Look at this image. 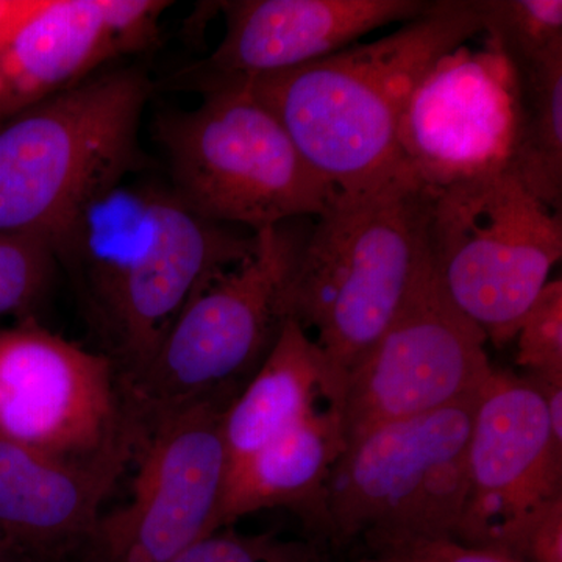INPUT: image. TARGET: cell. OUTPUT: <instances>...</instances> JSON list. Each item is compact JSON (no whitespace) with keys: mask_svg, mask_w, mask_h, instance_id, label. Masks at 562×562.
I'll return each mask as SVG.
<instances>
[{"mask_svg":"<svg viewBox=\"0 0 562 562\" xmlns=\"http://www.w3.org/2000/svg\"><path fill=\"white\" fill-rule=\"evenodd\" d=\"M52 243L125 387L199 283L249 257L257 233L203 220L169 187L125 180L83 206Z\"/></svg>","mask_w":562,"mask_h":562,"instance_id":"6da1fadb","label":"cell"},{"mask_svg":"<svg viewBox=\"0 0 562 562\" xmlns=\"http://www.w3.org/2000/svg\"><path fill=\"white\" fill-rule=\"evenodd\" d=\"M480 33L475 0H432L424 14L383 38L231 83L241 85L279 117L305 160L336 191H368L406 171L398 131L420 81Z\"/></svg>","mask_w":562,"mask_h":562,"instance_id":"7a4b0ae2","label":"cell"},{"mask_svg":"<svg viewBox=\"0 0 562 562\" xmlns=\"http://www.w3.org/2000/svg\"><path fill=\"white\" fill-rule=\"evenodd\" d=\"M430 201L403 171L372 190L338 192L313 221L284 303L344 383L430 271Z\"/></svg>","mask_w":562,"mask_h":562,"instance_id":"3957f363","label":"cell"},{"mask_svg":"<svg viewBox=\"0 0 562 562\" xmlns=\"http://www.w3.org/2000/svg\"><path fill=\"white\" fill-rule=\"evenodd\" d=\"M154 81L110 66L0 121V232L54 241L79 211L139 171Z\"/></svg>","mask_w":562,"mask_h":562,"instance_id":"277c9868","label":"cell"},{"mask_svg":"<svg viewBox=\"0 0 562 562\" xmlns=\"http://www.w3.org/2000/svg\"><path fill=\"white\" fill-rule=\"evenodd\" d=\"M190 111L155 120L173 194L195 214L257 233L316 220L338 191L314 171L279 117L241 85L201 92Z\"/></svg>","mask_w":562,"mask_h":562,"instance_id":"5b68a950","label":"cell"},{"mask_svg":"<svg viewBox=\"0 0 562 562\" xmlns=\"http://www.w3.org/2000/svg\"><path fill=\"white\" fill-rule=\"evenodd\" d=\"M312 220L257 232L249 257L209 273L125 398L136 425L188 403L236 395L268 357L288 321L286 292Z\"/></svg>","mask_w":562,"mask_h":562,"instance_id":"8992f818","label":"cell"},{"mask_svg":"<svg viewBox=\"0 0 562 562\" xmlns=\"http://www.w3.org/2000/svg\"><path fill=\"white\" fill-rule=\"evenodd\" d=\"M428 247L453 305L505 347L561 260V214L512 173L462 181L431 191Z\"/></svg>","mask_w":562,"mask_h":562,"instance_id":"52a82bcc","label":"cell"},{"mask_svg":"<svg viewBox=\"0 0 562 562\" xmlns=\"http://www.w3.org/2000/svg\"><path fill=\"white\" fill-rule=\"evenodd\" d=\"M480 394L349 443L325 492L327 542L453 539L468 501V443Z\"/></svg>","mask_w":562,"mask_h":562,"instance_id":"ba28073f","label":"cell"},{"mask_svg":"<svg viewBox=\"0 0 562 562\" xmlns=\"http://www.w3.org/2000/svg\"><path fill=\"white\" fill-rule=\"evenodd\" d=\"M214 395L154 417L140 428L132 498L101 516L88 546L94 562H173L222 530L227 479L225 409Z\"/></svg>","mask_w":562,"mask_h":562,"instance_id":"9c48e42d","label":"cell"},{"mask_svg":"<svg viewBox=\"0 0 562 562\" xmlns=\"http://www.w3.org/2000/svg\"><path fill=\"white\" fill-rule=\"evenodd\" d=\"M0 439L66 458L132 453L139 431L116 366L35 319L0 330Z\"/></svg>","mask_w":562,"mask_h":562,"instance_id":"30bf717a","label":"cell"},{"mask_svg":"<svg viewBox=\"0 0 562 562\" xmlns=\"http://www.w3.org/2000/svg\"><path fill=\"white\" fill-rule=\"evenodd\" d=\"M486 341L431 262L401 316L347 375L339 405L346 447L373 428L479 395L494 372Z\"/></svg>","mask_w":562,"mask_h":562,"instance_id":"8fae6325","label":"cell"},{"mask_svg":"<svg viewBox=\"0 0 562 562\" xmlns=\"http://www.w3.org/2000/svg\"><path fill=\"white\" fill-rule=\"evenodd\" d=\"M520 124L519 70L487 41L480 50L464 44L409 99L398 131L403 166L432 192L512 173Z\"/></svg>","mask_w":562,"mask_h":562,"instance_id":"7c38bea8","label":"cell"},{"mask_svg":"<svg viewBox=\"0 0 562 562\" xmlns=\"http://www.w3.org/2000/svg\"><path fill=\"white\" fill-rule=\"evenodd\" d=\"M469 491L453 541L501 553L546 503L562 497V441L528 375L492 372L473 413Z\"/></svg>","mask_w":562,"mask_h":562,"instance_id":"4fadbf2b","label":"cell"},{"mask_svg":"<svg viewBox=\"0 0 562 562\" xmlns=\"http://www.w3.org/2000/svg\"><path fill=\"white\" fill-rule=\"evenodd\" d=\"M161 0H36L0 44V121L154 46Z\"/></svg>","mask_w":562,"mask_h":562,"instance_id":"5bb4252c","label":"cell"},{"mask_svg":"<svg viewBox=\"0 0 562 562\" xmlns=\"http://www.w3.org/2000/svg\"><path fill=\"white\" fill-rule=\"evenodd\" d=\"M428 0H233L217 2L225 35L209 57L177 74L203 92L231 81L301 68L353 46L376 29L416 20Z\"/></svg>","mask_w":562,"mask_h":562,"instance_id":"9a60e30c","label":"cell"},{"mask_svg":"<svg viewBox=\"0 0 562 562\" xmlns=\"http://www.w3.org/2000/svg\"><path fill=\"white\" fill-rule=\"evenodd\" d=\"M131 457L66 460L0 439V547L20 558L88 543Z\"/></svg>","mask_w":562,"mask_h":562,"instance_id":"2e32d148","label":"cell"},{"mask_svg":"<svg viewBox=\"0 0 562 562\" xmlns=\"http://www.w3.org/2000/svg\"><path fill=\"white\" fill-rule=\"evenodd\" d=\"M346 449L338 406L313 414L241 460L228 462L221 525L262 509L288 508L327 542L325 492L336 461Z\"/></svg>","mask_w":562,"mask_h":562,"instance_id":"e0dca14e","label":"cell"},{"mask_svg":"<svg viewBox=\"0 0 562 562\" xmlns=\"http://www.w3.org/2000/svg\"><path fill=\"white\" fill-rule=\"evenodd\" d=\"M342 390L341 376L312 335L288 319L268 357L225 409L228 462L241 460L322 409L339 408Z\"/></svg>","mask_w":562,"mask_h":562,"instance_id":"ac0fdd59","label":"cell"},{"mask_svg":"<svg viewBox=\"0 0 562 562\" xmlns=\"http://www.w3.org/2000/svg\"><path fill=\"white\" fill-rule=\"evenodd\" d=\"M522 124L513 176L554 213L562 205V50L517 69Z\"/></svg>","mask_w":562,"mask_h":562,"instance_id":"d6986e66","label":"cell"},{"mask_svg":"<svg viewBox=\"0 0 562 562\" xmlns=\"http://www.w3.org/2000/svg\"><path fill=\"white\" fill-rule=\"evenodd\" d=\"M487 43L517 69L562 50L561 0H475Z\"/></svg>","mask_w":562,"mask_h":562,"instance_id":"ffe728a7","label":"cell"},{"mask_svg":"<svg viewBox=\"0 0 562 562\" xmlns=\"http://www.w3.org/2000/svg\"><path fill=\"white\" fill-rule=\"evenodd\" d=\"M57 268L49 236L0 232V314L35 308L49 291Z\"/></svg>","mask_w":562,"mask_h":562,"instance_id":"44dd1931","label":"cell"},{"mask_svg":"<svg viewBox=\"0 0 562 562\" xmlns=\"http://www.w3.org/2000/svg\"><path fill=\"white\" fill-rule=\"evenodd\" d=\"M517 364L541 382L562 380V281H549L520 322Z\"/></svg>","mask_w":562,"mask_h":562,"instance_id":"7402d4cb","label":"cell"},{"mask_svg":"<svg viewBox=\"0 0 562 562\" xmlns=\"http://www.w3.org/2000/svg\"><path fill=\"white\" fill-rule=\"evenodd\" d=\"M173 562H328L324 546L279 536L243 535L231 527L192 546Z\"/></svg>","mask_w":562,"mask_h":562,"instance_id":"603a6c76","label":"cell"},{"mask_svg":"<svg viewBox=\"0 0 562 562\" xmlns=\"http://www.w3.org/2000/svg\"><path fill=\"white\" fill-rule=\"evenodd\" d=\"M364 541L372 557L387 562H519L505 554L464 546L449 538L382 536Z\"/></svg>","mask_w":562,"mask_h":562,"instance_id":"cb8c5ba5","label":"cell"},{"mask_svg":"<svg viewBox=\"0 0 562 562\" xmlns=\"http://www.w3.org/2000/svg\"><path fill=\"white\" fill-rule=\"evenodd\" d=\"M35 3L36 0H0V44L32 13Z\"/></svg>","mask_w":562,"mask_h":562,"instance_id":"d4e9b609","label":"cell"},{"mask_svg":"<svg viewBox=\"0 0 562 562\" xmlns=\"http://www.w3.org/2000/svg\"><path fill=\"white\" fill-rule=\"evenodd\" d=\"M0 562H21L20 558L14 557V554H11L9 550L2 549L0 547Z\"/></svg>","mask_w":562,"mask_h":562,"instance_id":"484cf974","label":"cell"},{"mask_svg":"<svg viewBox=\"0 0 562 562\" xmlns=\"http://www.w3.org/2000/svg\"><path fill=\"white\" fill-rule=\"evenodd\" d=\"M357 562H387V561L382 560V558L372 557V554H371V557L362 558V560L357 561Z\"/></svg>","mask_w":562,"mask_h":562,"instance_id":"4316f807","label":"cell"}]
</instances>
